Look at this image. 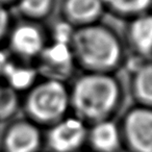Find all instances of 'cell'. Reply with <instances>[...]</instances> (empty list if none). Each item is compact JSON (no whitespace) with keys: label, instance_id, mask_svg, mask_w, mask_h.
<instances>
[{"label":"cell","instance_id":"1","mask_svg":"<svg viewBox=\"0 0 152 152\" xmlns=\"http://www.w3.org/2000/svg\"><path fill=\"white\" fill-rule=\"evenodd\" d=\"M73 116L91 126L113 120L125 98L123 85L115 74L83 73L69 87Z\"/></svg>","mask_w":152,"mask_h":152},{"label":"cell","instance_id":"2","mask_svg":"<svg viewBox=\"0 0 152 152\" xmlns=\"http://www.w3.org/2000/svg\"><path fill=\"white\" fill-rule=\"evenodd\" d=\"M71 50L85 73L114 74L125 65V44L112 27L102 23L75 28Z\"/></svg>","mask_w":152,"mask_h":152},{"label":"cell","instance_id":"3","mask_svg":"<svg viewBox=\"0 0 152 152\" xmlns=\"http://www.w3.org/2000/svg\"><path fill=\"white\" fill-rule=\"evenodd\" d=\"M21 108L26 119L41 128H49L67 117L70 110L69 87L61 81L39 79L24 94Z\"/></svg>","mask_w":152,"mask_h":152},{"label":"cell","instance_id":"4","mask_svg":"<svg viewBox=\"0 0 152 152\" xmlns=\"http://www.w3.org/2000/svg\"><path fill=\"white\" fill-rule=\"evenodd\" d=\"M123 148L128 152H152V108L134 105L119 124Z\"/></svg>","mask_w":152,"mask_h":152},{"label":"cell","instance_id":"5","mask_svg":"<svg viewBox=\"0 0 152 152\" xmlns=\"http://www.w3.org/2000/svg\"><path fill=\"white\" fill-rule=\"evenodd\" d=\"M40 78L65 83L77 69L70 45L49 41L34 63Z\"/></svg>","mask_w":152,"mask_h":152},{"label":"cell","instance_id":"6","mask_svg":"<svg viewBox=\"0 0 152 152\" xmlns=\"http://www.w3.org/2000/svg\"><path fill=\"white\" fill-rule=\"evenodd\" d=\"M7 42L10 50L16 56L15 59L24 63H34L48 44L46 34L41 26L26 20L13 25Z\"/></svg>","mask_w":152,"mask_h":152},{"label":"cell","instance_id":"7","mask_svg":"<svg viewBox=\"0 0 152 152\" xmlns=\"http://www.w3.org/2000/svg\"><path fill=\"white\" fill-rule=\"evenodd\" d=\"M88 126L74 116H67L49 127L45 137L51 152H77L87 143Z\"/></svg>","mask_w":152,"mask_h":152},{"label":"cell","instance_id":"8","mask_svg":"<svg viewBox=\"0 0 152 152\" xmlns=\"http://www.w3.org/2000/svg\"><path fill=\"white\" fill-rule=\"evenodd\" d=\"M45 137L41 127L28 119L13 120L2 133L3 152H40Z\"/></svg>","mask_w":152,"mask_h":152},{"label":"cell","instance_id":"9","mask_svg":"<svg viewBox=\"0 0 152 152\" xmlns=\"http://www.w3.org/2000/svg\"><path fill=\"white\" fill-rule=\"evenodd\" d=\"M125 65L130 74V92L135 105L152 108V61L133 55V59L127 57Z\"/></svg>","mask_w":152,"mask_h":152},{"label":"cell","instance_id":"10","mask_svg":"<svg viewBox=\"0 0 152 152\" xmlns=\"http://www.w3.org/2000/svg\"><path fill=\"white\" fill-rule=\"evenodd\" d=\"M104 12L102 0H64L61 7L63 20L75 28L98 23Z\"/></svg>","mask_w":152,"mask_h":152},{"label":"cell","instance_id":"11","mask_svg":"<svg viewBox=\"0 0 152 152\" xmlns=\"http://www.w3.org/2000/svg\"><path fill=\"white\" fill-rule=\"evenodd\" d=\"M126 41L133 55L142 58L152 56V13L144 14L129 21Z\"/></svg>","mask_w":152,"mask_h":152},{"label":"cell","instance_id":"12","mask_svg":"<svg viewBox=\"0 0 152 152\" xmlns=\"http://www.w3.org/2000/svg\"><path fill=\"white\" fill-rule=\"evenodd\" d=\"M87 142L93 152H120L123 149L120 127L113 120L89 126Z\"/></svg>","mask_w":152,"mask_h":152},{"label":"cell","instance_id":"13","mask_svg":"<svg viewBox=\"0 0 152 152\" xmlns=\"http://www.w3.org/2000/svg\"><path fill=\"white\" fill-rule=\"evenodd\" d=\"M40 79L34 65L11 58L1 81L22 95L28 92Z\"/></svg>","mask_w":152,"mask_h":152},{"label":"cell","instance_id":"14","mask_svg":"<svg viewBox=\"0 0 152 152\" xmlns=\"http://www.w3.org/2000/svg\"><path fill=\"white\" fill-rule=\"evenodd\" d=\"M105 12L129 21L150 13L152 0H102Z\"/></svg>","mask_w":152,"mask_h":152},{"label":"cell","instance_id":"15","mask_svg":"<svg viewBox=\"0 0 152 152\" xmlns=\"http://www.w3.org/2000/svg\"><path fill=\"white\" fill-rule=\"evenodd\" d=\"M54 0H18V11L24 20L43 21L52 14Z\"/></svg>","mask_w":152,"mask_h":152},{"label":"cell","instance_id":"16","mask_svg":"<svg viewBox=\"0 0 152 152\" xmlns=\"http://www.w3.org/2000/svg\"><path fill=\"white\" fill-rule=\"evenodd\" d=\"M21 106V95L0 80V122L13 120Z\"/></svg>","mask_w":152,"mask_h":152},{"label":"cell","instance_id":"17","mask_svg":"<svg viewBox=\"0 0 152 152\" xmlns=\"http://www.w3.org/2000/svg\"><path fill=\"white\" fill-rule=\"evenodd\" d=\"M75 27L68 23L65 20H59L51 28L50 32V42L58 43V44L71 45L72 39L74 36Z\"/></svg>","mask_w":152,"mask_h":152},{"label":"cell","instance_id":"18","mask_svg":"<svg viewBox=\"0 0 152 152\" xmlns=\"http://www.w3.org/2000/svg\"><path fill=\"white\" fill-rule=\"evenodd\" d=\"M13 18L7 7L0 5V48L7 41L10 32L13 27Z\"/></svg>","mask_w":152,"mask_h":152},{"label":"cell","instance_id":"19","mask_svg":"<svg viewBox=\"0 0 152 152\" xmlns=\"http://www.w3.org/2000/svg\"><path fill=\"white\" fill-rule=\"evenodd\" d=\"M10 61H11V56L9 53L5 50H3L2 48H0V80L2 78L3 73H4Z\"/></svg>","mask_w":152,"mask_h":152},{"label":"cell","instance_id":"20","mask_svg":"<svg viewBox=\"0 0 152 152\" xmlns=\"http://www.w3.org/2000/svg\"><path fill=\"white\" fill-rule=\"evenodd\" d=\"M16 1V0H0V5H3V7H7V4Z\"/></svg>","mask_w":152,"mask_h":152},{"label":"cell","instance_id":"21","mask_svg":"<svg viewBox=\"0 0 152 152\" xmlns=\"http://www.w3.org/2000/svg\"><path fill=\"white\" fill-rule=\"evenodd\" d=\"M77 152H93V151H92V150H83V149H81V150H79V151H77Z\"/></svg>","mask_w":152,"mask_h":152},{"label":"cell","instance_id":"22","mask_svg":"<svg viewBox=\"0 0 152 152\" xmlns=\"http://www.w3.org/2000/svg\"><path fill=\"white\" fill-rule=\"evenodd\" d=\"M0 152H3V151H2V150H0Z\"/></svg>","mask_w":152,"mask_h":152}]
</instances>
